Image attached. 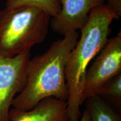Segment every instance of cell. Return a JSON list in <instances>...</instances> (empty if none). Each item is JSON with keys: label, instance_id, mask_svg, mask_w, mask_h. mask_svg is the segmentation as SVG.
Listing matches in <instances>:
<instances>
[{"label": "cell", "instance_id": "cell-3", "mask_svg": "<svg viewBox=\"0 0 121 121\" xmlns=\"http://www.w3.org/2000/svg\"><path fill=\"white\" fill-rule=\"evenodd\" d=\"M51 16L34 6L0 11V56L13 57L44 41Z\"/></svg>", "mask_w": 121, "mask_h": 121}, {"label": "cell", "instance_id": "cell-11", "mask_svg": "<svg viewBox=\"0 0 121 121\" xmlns=\"http://www.w3.org/2000/svg\"><path fill=\"white\" fill-rule=\"evenodd\" d=\"M107 4L111 7L119 17L121 15V0H107Z\"/></svg>", "mask_w": 121, "mask_h": 121}, {"label": "cell", "instance_id": "cell-4", "mask_svg": "<svg viewBox=\"0 0 121 121\" xmlns=\"http://www.w3.org/2000/svg\"><path fill=\"white\" fill-rule=\"evenodd\" d=\"M121 73V32L108 39L93 64L87 69L82 100L99 95L107 82Z\"/></svg>", "mask_w": 121, "mask_h": 121}, {"label": "cell", "instance_id": "cell-6", "mask_svg": "<svg viewBox=\"0 0 121 121\" xmlns=\"http://www.w3.org/2000/svg\"><path fill=\"white\" fill-rule=\"evenodd\" d=\"M105 0H60V9L52 17L51 24L54 32L64 36L80 30L87 22L91 11L105 4Z\"/></svg>", "mask_w": 121, "mask_h": 121}, {"label": "cell", "instance_id": "cell-9", "mask_svg": "<svg viewBox=\"0 0 121 121\" xmlns=\"http://www.w3.org/2000/svg\"><path fill=\"white\" fill-rule=\"evenodd\" d=\"M27 6L38 7L52 17L57 16L60 9V0H7L5 7L11 9Z\"/></svg>", "mask_w": 121, "mask_h": 121}, {"label": "cell", "instance_id": "cell-1", "mask_svg": "<svg viewBox=\"0 0 121 121\" xmlns=\"http://www.w3.org/2000/svg\"><path fill=\"white\" fill-rule=\"evenodd\" d=\"M78 37V31L67 33L63 38L54 42L46 52L30 58L25 85L13 100L12 108L26 111L48 98L67 102L69 91L65 69Z\"/></svg>", "mask_w": 121, "mask_h": 121}, {"label": "cell", "instance_id": "cell-10", "mask_svg": "<svg viewBox=\"0 0 121 121\" xmlns=\"http://www.w3.org/2000/svg\"><path fill=\"white\" fill-rule=\"evenodd\" d=\"M99 95L107 96L121 107V73L114 77L106 84L100 91Z\"/></svg>", "mask_w": 121, "mask_h": 121}, {"label": "cell", "instance_id": "cell-7", "mask_svg": "<svg viewBox=\"0 0 121 121\" xmlns=\"http://www.w3.org/2000/svg\"><path fill=\"white\" fill-rule=\"evenodd\" d=\"M10 121H70L67 102L54 98L42 100L37 105L26 111L11 108Z\"/></svg>", "mask_w": 121, "mask_h": 121}, {"label": "cell", "instance_id": "cell-2", "mask_svg": "<svg viewBox=\"0 0 121 121\" xmlns=\"http://www.w3.org/2000/svg\"><path fill=\"white\" fill-rule=\"evenodd\" d=\"M119 17L111 7L104 4L91 11L87 22L80 29L81 35L69 54L65 69L70 121H79L87 67L108 40L113 21Z\"/></svg>", "mask_w": 121, "mask_h": 121}, {"label": "cell", "instance_id": "cell-12", "mask_svg": "<svg viewBox=\"0 0 121 121\" xmlns=\"http://www.w3.org/2000/svg\"><path fill=\"white\" fill-rule=\"evenodd\" d=\"M79 121H90V115L86 109H85Z\"/></svg>", "mask_w": 121, "mask_h": 121}, {"label": "cell", "instance_id": "cell-8", "mask_svg": "<svg viewBox=\"0 0 121 121\" xmlns=\"http://www.w3.org/2000/svg\"><path fill=\"white\" fill-rule=\"evenodd\" d=\"M85 102L90 121H121V116L100 95L87 98Z\"/></svg>", "mask_w": 121, "mask_h": 121}, {"label": "cell", "instance_id": "cell-5", "mask_svg": "<svg viewBox=\"0 0 121 121\" xmlns=\"http://www.w3.org/2000/svg\"><path fill=\"white\" fill-rule=\"evenodd\" d=\"M30 56V51L13 57L0 56V121H10L13 100L25 85Z\"/></svg>", "mask_w": 121, "mask_h": 121}]
</instances>
